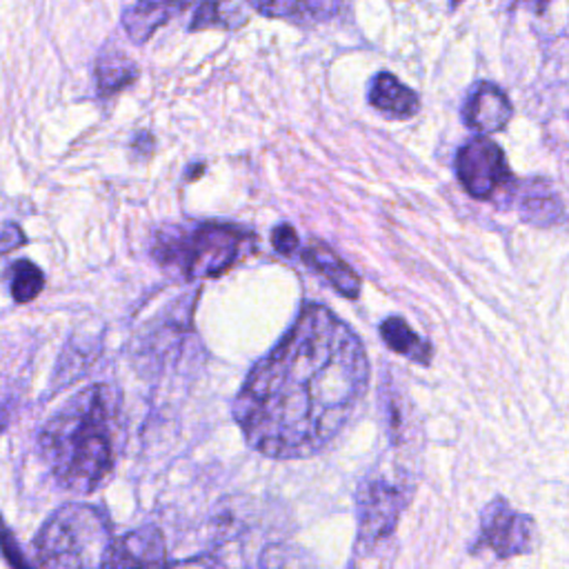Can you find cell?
Instances as JSON below:
<instances>
[{
  "mask_svg": "<svg viewBox=\"0 0 569 569\" xmlns=\"http://www.w3.org/2000/svg\"><path fill=\"white\" fill-rule=\"evenodd\" d=\"M367 382L369 360L356 331L331 309L307 305L249 371L233 418L262 456L309 458L345 429Z\"/></svg>",
  "mask_w": 569,
  "mask_h": 569,
  "instance_id": "1",
  "label": "cell"
},
{
  "mask_svg": "<svg viewBox=\"0 0 569 569\" xmlns=\"http://www.w3.org/2000/svg\"><path fill=\"white\" fill-rule=\"evenodd\" d=\"M122 440V398L113 385L96 382L73 393L44 422L38 451L62 489L84 496L109 478Z\"/></svg>",
  "mask_w": 569,
  "mask_h": 569,
  "instance_id": "2",
  "label": "cell"
},
{
  "mask_svg": "<svg viewBox=\"0 0 569 569\" xmlns=\"http://www.w3.org/2000/svg\"><path fill=\"white\" fill-rule=\"evenodd\" d=\"M111 545L107 516L87 502L62 505L36 536L40 567H104Z\"/></svg>",
  "mask_w": 569,
  "mask_h": 569,
  "instance_id": "3",
  "label": "cell"
},
{
  "mask_svg": "<svg viewBox=\"0 0 569 569\" xmlns=\"http://www.w3.org/2000/svg\"><path fill=\"white\" fill-rule=\"evenodd\" d=\"M247 238L229 224H200L187 233L158 236L153 253L162 264H178L187 280H202L227 271L240 258Z\"/></svg>",
  "mask_w": 569,
  "mask_h": 569,
  "instance_id": "4",
  "label": "cell"
},
{
  "mask_svg": "<svg viewBox=\"0 0 569 569\" xmlns=\"http://www.w3.org/2000/svg\"><path fill=\"white\" fill-rule=\"evenodd\" d=\"M407 498L409 493L405 482L391 480L389 476L367 478L358 491L360 540L376 545L391 536Z\"/></svg>",
  "mask_w": 569,
  "mask_h": 569,
  "instance_id": "5",
  "label": "cell"
},
{
  "mask_svg": "<svg viewBox=\"0 0 569 569\" xmlns=\"http://www.w3.org/2000/svg\"><path fill=\"white\" fill-rule=\"evenodd\" d=\"M536 547V522L518 513L505 498L491 500L480 513V536L476 549H489L498 558L529 553Z\"/></svg>",
  "mask_w": 569,
  "mask_h": 569,
  "instance_id": "6",
  "label": "cell"
},
{
  "mask_svg": "<svg viewBox=\"0 0 569 569\" xmlns=\"http://www.w3.org/2000/svg\"><path fill=\"white\" fill-rule=\"evenodd\" d=\"M456 173L471 198L487 200L511 182L505 151L489 138H471L456 153Z\"/></svg>",
  "mask_w": 569,
  "mask_h": 569,
  "instance_id": "7",
  "label": "cell"
},
{
  "mask_svg": "<svg viewBox=\"0 0 569 569\" xmlns=\"http://www.w3.org/2000/svg\"><path fill=\"white\" fill-rule=\"evenodd\" d=\"M511 116H513L511 100L498 84H493L489 80H480L467 93V100L462 107V118L469 129H473L482 136L496 133L507 127Z\"/></svg>",
  "mask_w": 569,
  "mask_h": 569,
  "instance_id": "8",
  "label": "cell"
},
{
  "mask_svg": "<svg viewBox=\"0 0 569 569\" xmlns=\"http://www.w3.org/2000/svg\"><path fill=\"white\" fill-rule=\"evenodd\" d=\"M198 4V0H136L122 13V27L131 42L144 44L162 24Z\"/></svg>",
  "mask_w": 569,
  "mask_h": 569,
  "instance_id": "9",
  "label": "cell"
},
{
  "mask_svg": "<svg viewBox=\"0 0 569 569\" xmlns=\"http://www.w3.org/2000/svg\"><path fill=\"white\" fill-rule=\"evenodd\" d=\"M164 540L156 527H142L113 540L104 567L164 565Z\"/></svg>",
  "mask_w": 569,
  "mask_h": 569,
  "instance_id": "10",
  "label": "cell"
},
{
  "mask_svg": "<svg viewBox=\"0 0 569 569\" xmlns=\"http://www.w3.org/2000/svg\"><path fill=\"white\" fill-rule=\"evenodd\" d=\"M369 102L373 109L389 118H411L420 109V98L413 89L402 84L393 73L380 71L369 84Z\"/></svg>",
  "mask_w": 569,
  "mask_h": 569,
  "instance_id": "11",
  "label": "cell"
},
{
  "mask_svg": "<svg viewBox=\"0 0 569 569\" xmlns=\"http://www.w3.org/2000/svg\"><path fill=\"white\" fill-rule=\"evenodd\" d=\"M518 209L522 218L536 227H553L565 218V207L551 184L542 178L527 180L520 187Z\"/></svg>",
  "mask_w": 569,
  "mask_h": 569,
  "instance_id": "12",
  "label": "cell"
},
{
  "mask_svg": "<svg viewBox=\"0 0 569 569\" xmlns=\"http://www.w3.org/2000/svg\"><path fill=\"white\" fill-rule=\"evenodd\" d=\"M305 260L318 271L322 273L333 289H338L342 296L347 298H356L360 293V278L356 276V271L342 262L329 247L325 244H311L305 251Z\"/></svg>",
  "mask_w": 569,
  "mask_h": 569,
  "instance_id": "13",
  "label": "cell"
},
{
  "mask_svg": "<svg viewBox=\"0 0 569 569\" xmlns=\"http://www.w3.org/2000/svg\"><path fill=\"white\" fill-rule=\"evenodd\" d=\"M138 78V67L118 49H104L96 60V84L100 96H111Z\"/></svg>",
  "mask_w": 569,
  "mask_h": 569,
  "instance_id": "14",
  "label": "cell"
},
{
  "mask_svg": "<svg viewBox=\"0 0 569 569\" xmlns=\"http://www.w3.org/2000/svg\"><path fill=\"white\" fill-rule=\"evenodd\" d=\"M380 336L385 340V345L400 353L407 356L420 365H429L431 360V345L427 340H422L400 316H391L380 325Z\"/></svg>",
  "mask_w": 569,
  "mask_h": 569,
  "instance_id": "15",
  "label": "cell"
},
{
  "mask_svg": "<svg viewBox=\"0 0 569 569\" xmlns=\"http://www.w3.org/2000/svg\"><path fill=\"white\" fill-rule=\"evenodd\" d=\"M247 22V11L236 0H198L193 18L189 22V31L222 27L238 29Z\"/></svg>",
  "mask_w": 569,
  "mask_h": 569,
  "instance_id": "16",
  "label": "cell"
},
{
  "mask_svg": "<svg viewBox=\"0 0 569 569\" xmlns=\"http://www.w3.org/2000/svg\"><path fill=\"white\" fill-rule=\"evenodd\" d=\"M44 284V276L40 267H36L31 260H18L11 269V296L16 302L24 305L31 302Z\"/></svg>",
  "mask_w": 569,
  "mask_h": 569,
  "instance_id": "17",
  "label": "cell"
},
{
  "mask_svg": "<svg viewBox=\"0 0 569 569\" xmlns=\"http://www.w3.org/2000/svg\"><path fill=\"white\" fill-rule=\"evenodd\" d=\"M247 4L256 9L260 16L287 18V20H293L296 13L305 9L302 0H247Z\"/></svg>",
  "mask_w": 569,
  "mask_h": 569,
  "instance_id": "18",
  "label": "cell"
},
{
  "mask_svg": "<svg viewBox=\"0 0 569 569\" xmlns=\"http://www.w3.org/2000/svg\"><path fill=\"white\" fill-rule=\"evenodd\" d=\"M271 242L276 247V251L284 253V256H291L296 253V249L300 247V240H298V233L293 231L291 224H278L271 233Z\"/></svg>",
  "mask_w": 569,
  "mask_h": 569,
  "instance_id": "19",
  "label": "cell"
},
{
  "mask_svg": "<svg viewBox=\"0 0 569 569\" xmlns=\"http://www.w3.org/2000/svg\"><path fill=\"white\" fill-rule=\"evenodd\" d=\"M349 0H302L305 11L316 20L333 18Z\"/></svg>",
  "mask_w": 569,
  "mask_h": 569,
  "instance_id": "20",
  "label": "cell"
},
{
  "mask_svg": "<svg viewBox=\"0 0 569 569\" xmlns=\"http://www.w3.org/2000/svg\"><path fill=\"white\" fill-rule=\"evenodd\" d=\"M20 244H24V233L18 224L13 222H4V231H2V251L9 253L13 249H18Z\"/></svg>",
  "mask_w": 569,
  "mask_h": 569,
  "instance_id": "21",
  "label": "cell"
},
{
  "mask_svg": "<svg viewBox=\"0 0 569 569\" xmlns=\"http://www.w3.org/2000/svg\"><path fill=\"white\" fill-rule=\"evenodd\" d=\"M4 551H7V558L11 560V565H16V567H27V560L22 558L20 549H16V547H13L11 531H7V533H4Z\"/></svg>",
  "mask_w": 569,
  "mask_h": 569,
  "instance_id": "22",
  "label": "cell"
},
{
  "mask_svg": "<svg viewBox=\"0 0 569 569\" xmlns=\"http://www.w3.org/2000/svg\"><path fill=\"white\" fill-rule=\"evenodd\" d=\"M518 2L529 4V7H531V9H536V11H545V7H547L551 0H518Z\"/></svg>",
  "mask_w": 569,
  "mask_h": 569,
  "instance_id": "23",
  "label": "cell"
},
{
  "mask_svg": "<svg viewBox=\"0 0 569 569\" xmlns=\"http://www.w3.org/2000/svg\"><path fill=\"white\" fill-rule=\"evenodd\" d=\"M462 2H465V0H449V7H451V9H456V7H458V4H462Z\"/></svg>",
  "mask_w": 569,
  "mask_h": 569,
  "instance_id": "24",
  "label": "cell"
}]
</instances>
